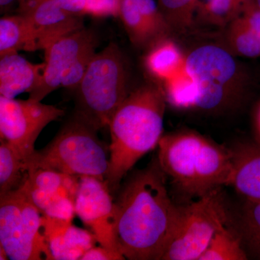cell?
<instances>
[{"instance_id":"83f0119b","label":"cell","mask_w":260,"mask_h":260,"mask_svg":"<svg viewBox=\"0 0 260 260\" xmlns=\"http://www.w3.org/2000/svg\"><path fill=\"white\" fill-rule=\"evenodd\" d=\"M124 255L119 251L104 246H93L87 251L80 260H124Z\"/></svg>"},{"instance_id":"ac0fdd59","label":"cell","mask_w":260,"mask_h":260,"mask_svg":"<svg viewBox=\"0 0 260 260\" xmlns=\"http://www.w3.org/2000/svg\"><path fill=\"white\" fill-rule=\"evenodd\" d=\"M152 46L145 64L154 78L167 82L185 69L186 58L174 43L162 39Z\"/></svg>"},{"instance_id":"7a4b0ae2","label":"cell","mask_w":260,"mask_h":260,"mask_svg":"<svg viewBox=\"0 0 260 260\" xmlns=\"http://www.w3.org/2000/svg\"><path fill=\"white\" fill-rule=\"evenodd\" d=\"M165 94L151 85L130 92L109 124L110 159L107 179L111 192L120 188L121 181L137 162L156 148L162 136Z\"/></svg>"},{"instance_id":"d6a6232c","label":"cell","mask_w":260,"mask_h":260,"mask_svg":"<svg viewBox=\"0 0 260 260\" xmlns=\"http://www.w3.org/2000/svg\"><path fill=\"white\" fill-rule=\"evenodd\" d=\"M258 126H259V130L260 133V108L259 113H258Z\"/></svg>"},{"instance_id":"1f68e13d","label":"cell","mask_w":260,"mask_h":260,"mask_svg":"<svg viewBox=\"0 0 260 260\" xmlns=\"http://www.w3.org/2000/svg\"><path fill=\"white\" fill-rule=\"evenodd\" d=\"M254 4L260 9V0H254Z\"/></svg>"},{"instance_id":"603a6c76","label":"cell","mask_w":260,"mask_h":260,"mask_svg":"<svg viewBox=\"0 0 260 260\" xmlns=\"http://www.w3.org/2000/svg\"><path fill=\"white\" fill-rule=\"evenodd\" d=\"M229 42L238 54L247 57L260 56V40L244 19H237L231 26Z\"/></svg>"},{"instance_id":"7c38bea8","label":"cell","mask_w":260,"mask_h":260,"mask_svg":"<svg viewBox=\"0 0 260 260\" xmlns=\"http://www.w3.org/2000/svg\"><path fill=\"white\" fill-rule=\"evenodd\" d=\"M97 44L94 32L84 27L49 44L44 50L45 68L42 81L29 93V99L42 102L56 89L61 88L70 68L87 49Z\"/></svg>"},{"instance_id":"d6986e66","label":"cell","mask_w":260,"mask_h":260,"mask_svg":"<svg viewBox=\"0 0 260 260\" xmlns=\"http://www.w3.org/2000/svg\"><path fill=\"white\" fill-rule=\"evenodd\" d=\"M20 51H35L34 37L23 15H5L0 19V57Z\"/></svg>"},{"instance_id":"f1b7e54d","label":"cell","mask_w":260,"mask_h":260,"mask_svg":"<svg viewBox=\"0 0 260 260\" xmlns=\"http://www.w3.org/2000/svg\"><path fill=\"white\" fill-rule=\"evenodd\" d=\"M242 17L260 40V9L251 3L244 8Z\"/></svg>"},{"instance_id":"f546056e","label":"cell","mask_w":260,"mask_h":260,"mask_svg":"<svg viewBox=\"0 0 260 260\" xmlns=\"http://www.w3.org/2000/svg\"><path fill=\"white\" fill-rule=\"evenodd\" d=\"M59 7L71 14L83 16L86 13L87 0H54Z\"/></svg>"},{"instance_id":"6da1fadb","label":"cell","mask_w":260,"mask_h":260,"mask_svg":"<svg viewBox=\"0 0 260 260\" xmlns=\"http://www.w3.org/2000/svg\"><path fill=\"white\" fill-rule=\"evenodd\" d=\"M166 179L155 158L119 189L114 200L116 244L125 259L161 260L180 212L169 196Z\"/></svg>"},{"instance_id":"3957f363","label":"cell","mask_w":260,"mask_h":260,"mask_svg":"<svg viewBox=\"0 0 260 260\" xmlns=\"http://www.w3.org/2000/svg\"><path fill=\"white\" fill-rule=\"evenodd\" d=\"M157 160L179 190L199 198L230 185L234 169L232 152L202 135L179 133L162 135Z\"/></svg>"},{"instance_id":"4316f807","label":"cell","mask_w":260,"mask_h":260,"mask_svg":"<svg viewBox=\"0 0 260 260\" xmlns=\"http://www.w3.org/2000/svg\"><path fill=\"white\" fill-rule=\"evenodd\" d=\"M248 5L244 0H210L208 8L215 16L223 18L235 13L241 6L245 8Z\"/></svg>"},{"instance_id":"e0dca14e","label":"cell","mask_w":260,"mask_h":260,"mask_svg":"<svg viewBox=\"0 0 260 260\" xmlns=\"http://www.w3.org/2000/svg\"><path fill=\"white\" fill-rule=\"evenodd\" d=\"M233 155L230 185L246 201H260V148L246 147Z\"/></svg>"},{"instance_id":"4dcf8cb0","label":"cell","mask_w":260,"mask_h":260,"mask_svg":"<svg viewBox=\"0 0 260 260\" xmlns=\"http://www.w3.org/2000/svg\"><path fill=\"white\" fill-rule=\"evenodd\" d=\"M18 1V0H0V9H1V13H5V12L9 10L15 2Z\"/></svg>"},{"instance_id":"44dd1931","label":"cell","mask_w":260,"mask_h":260,"mask_svg":"<svg viewBox=\"0 0 260 260\" xmlns=\"http://www.w3.org/2000/svg\"><path fill=\"white\" fill-rule=\"evenodd\" d=\"M247 259L240 237L224 225L215 232L199 260H244Z\"/></svg>"},{"instance_id":"ffe728a7","label":"cell","mask_w":260,"mask_h":260,"mask_svg":"<svg viewBox=\"0 0 260 260\" xmlns=\"http://www.w3.org/2000/svg\"><path fill=\"white\" fill-rule=\"evenodd\" d=\"M27 172L25 159L9 143H0V197L17 190L23 184Z\"/></svg>"},{"instance_id":"30bf717a","label":"cell","mask_w":260,"mask_h":260,"mask_svg":"<svg viewBox=\"0 0 260 260\" xmlns=\"http://www.w3.org/2000/svg\"><path fill=\"white\" fill-rule=\"evenodd\" d=\"M80 177L44 169H29L19 189L43 216L73 220Z\"/></svg>"},{"instance_id":"2e32d148","label":"cell","mask_w":260,"mask_h":260,"mask_svg":"<svg viewBox=\"0 0 260 260\" xmlns=\"http://www.w3.org/2000/svg\"><path fill=\"white\" fill-rule=\"evenodd\" d=\"M119 16L135 45H153L160 40L155 13L147 5L137 0H121Z\"/></svg>"},{"instance_id":"8fae6325","label":"cell","mask_w":260,"mask_h":260,"mask_svg":"<svg viewBox=\"0 0 260 260\" xmlns=\"http://www.w3.org/2000/svg\"><path fill=\"white\" fill-rule=\"evenodd\" d=\"M112 194L106 181L80 177L75 215L90 229L99 245L119 251L116 244L115 205Z\"/></svg>"},{"instance_id":"52a82bcc","label":"cell","mask_w":260,"mask_h":260,"mask_svg":"<svg viewBox=\"0 0 260 260\" xmlns=\"http://www.w3.org/2000/svg\"><path fill=\"white\" fill-rule=\"evenodd\" d=\"M0 247L12 260H53L42 215L20 189L0 197Z\"/></svg>"},{"instance_id":"d4e9b609","label":"cell","mask_w":260,"mask_h":260,"mask_svg":"<svg viewBox=\"0 0 260 260\" xmlns=\"http://www.w3.org/2000/svg\"><path fill=\"white\" fill-rule=\"evenodd\" d=\"M241 228L246 242L260 257V201H246Z\"/></svg>"},{"instance_id":"5bb4252c","label":"cell","mask_w":260,"mask_h":260,"mask_svg":"<svg viewBox=\"0 0 260 260\" xmlns=\"http://www.w3.org/2000/svg\"><path fill=\"white\" fill-rule=\"evenodd\" d=\"M42 229L53 260L81 259L97 242L93 233L75 226L73 220L42 215Z\"/></svg>"},{"instance_id":"9a60e30c","label":"cell","mask_w":260,"mask_h":260,"mask_svg":"<svg viewBox=\"0 0 260 260\" xmlns=\"http://www.w3.org/2000/svg\"><path fill=\"white\" fill-rule=\"evenodd\" d=\"M45 64H34L18 53L0 57V95L15 99L30 93L42 81Z\"/></svg>"},{"instance_id":"cb8c5ba5","label":"cell","mask_w":260,"mask_h":260,"mask_svg":"<svg viewBox=\"0 0 260 260\" xmlns=\"http://www.w3.org/2000/svg\"><path fill=\"white\" fill-rule=\"evenodd\" d=\"M198 0H158V7L169 25L184 28L192 19Z\"/></svg>"},{"instance_id":"ba28073f","label":"cell","mask_w":260,"mask_h":260,"mask_svg":"<svg viewBox=\"0 0 260 260\" xmlns=\"http://www.w3.org/2000/svg\"><path fill=\"white\" fill-rule=\"evenodd\" d=\"M227 220L220 188L181 206L175 230L161 260H199L214 234L226 225Z\"/></svg>"},{"instance_id":"5b68a950","label":"cell","mask_w":260,"mask_h":260,"mask_svg":"<svg viewBox=\"0 0 260 260\" xmlns=\"http://www.w3.org/2000/svg\"><path fill=\"white\" fill-rule=\"evenodd\" d=\"M75 90V115L98 131L109 126L130 93L125 59L116 44L95 53Z\"/></svg>"},{"instance_id":"4fadbf2b","label":"cell","mask_w":260,"mask_h":260,"mask_svg":"<svg viewBox=\"0 0 260 260\" xmlns=\"http://www.w3.org/2000/svg\"><path fill=\"white\" fill-rule=\"evenodd\" d=\"M22 15L31 28L35 51L44 50L56 39L85 27L83 16L68 13L54 0H39L32 9Z\"/></svg>"},{"instance_id":"8992f818","label":"cell","mask_w":260,"mask_h":260,"mask_svg":"<svg viewBox=\"0 0 260 260\" xmlns=\"http://www.w3.org/2000/svg\"><path fill=\"white\" fill-rule=\"evenodd\" d=\"M186 70L198 90L195 109L215 112L236 102L242 92L239 67L228 51L207 45L191 51L186 58Z\"/></svg>"},{"instance_id":"9c48e42d","label":"cell","mask_w":260,"mask_h":260,"mask_svg":"<svg viewBox=\"0 0 260 260\" xmlns=\"http://www.w3.org/2000/svg\"><path fill=\"white\" fill-rule=\"evenodd\" d=\"M64 114L62 109L42 102L0 95V140H4L27 160L35 151L42 130Z\"/></svg>"},{"instance_id":"277c9868","label":"cell","mask_w":260,"mask_h":260,"mask_svg":"<svg viewBox=\"0 0 260 260\" xmlns=\"http://www.w3.org/2000/svg\"><path fill=\"white\" fill-rule=\"evenodd\" d=\"M97 133L98 130L74 114L47 146L36 150L25 160V169H49L106 181L110 150Z\"/></svg>"},{"instance_id":"7402d4cb","label":"cell","mask_w":260,"mask_h":260,"mask_svg":"<svg viewBox=\"0 0 260 260\" xmlns=\"http://www.w3.org/2000/svg\"><path fill=\"white\" fill-rule=\"evenodd\" d=\"M165 83L166 99L172 106L179 109H195L198 90L186 68Z\"/></svg>"},{"instance_id":"484cf974","label":"cell","mask_w":260,"mask_h":260,"mask_svg":"<svg viewBox=\"0 0 260 260\" xmlns=\"http://www.w3.org/2000/svg\"><path fill=\"white\" fill-rule=\"evenodd\" d=\"M121 0H87L85 15L96 18L119 16Z\"/></svg>"}]
</instances>
